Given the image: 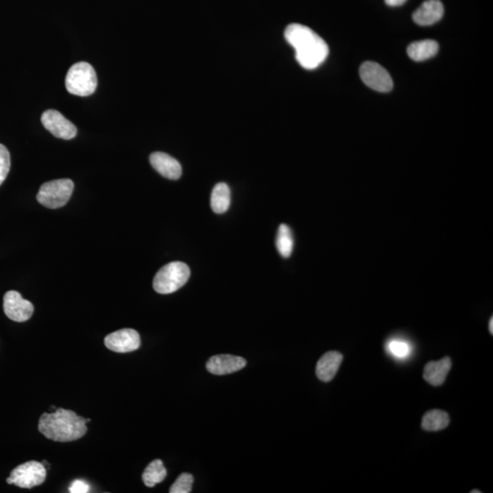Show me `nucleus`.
<instances>
[{
	"label": "nucleus",
	"instance_id": "nucleus-1",
	"mask_svg": "<svg viewBox=\"0 0 493 493\" xmlns=\"http://www.w3.org/2000/svg\"><path fill=\"white\" fill-rule=\"evenodd\" d=\"M287 42L295 49L296 60L302 68L314 70L326 60L328 45L310 28L293 23L286 28L284 33Z\"/></svg>",
	"mask_w": 493,
	"mask_h": 493
},
{
	"label": "nucleus",
	"instance_id": "nucleus-2",
	"mask_svg": "<svg viewBox=\"0 0 493 493\" xmlns=\"http://www.w3.org/2000/svg\"><path fill=\"white\" fill-rule=\"evenodd\" d=\"M90 421V419H83L74 411L58 408L53 413H43L40 416L39 430L51 441H74L85 435L86 424Z\"/></svg>",
	"mask_w": 493,
	"mask_h": 493
},
{
	"label": "nucleus",
	"instance_id": "nucleus-3",
	"mask_svg": "<svg viewBox=\"0 0 493 493\" xmlns=\"http://www.w3.org/2000/svg\"><path fill=\"white\" fill-rule=\"evenodd\" d=\"M190 277V269L181 261L170 262L159 270L155 276V291L160 295H170L182 288Z\"/></svg>",
	"mask_w": 493,
	"mask_h": 493
},
{
	"label": "nucleus",
	"instance_id": "nucleus-4",
	"mask_svg": "<svg viewBox=\"0 0 493 493\" xmlns=\"http://www.w3.org/2000/svg\"><path fill=\"white\" fill-rule=\"evenodd\" d=\"M97 75L88 62H78L69 70L65 84L68 92L78 96H89L97 88Z\"/></svg>",
	"mask_w": 493,
	"mask_h": 493
},
{
	"label": "nucleus",
	"instance_id": "nucleus-5",
	"mask_svg": "<svg viewBox=\"0 0 493 493\" xmlns=\"http://www.w3.org/2000/svg\"><path fill=\"white\" fill-rule=\"evenodd\" d=\"M74 184L71 179H57L43 184L37 195V201L52 210L67 204L73 195Z\"/></svg>",
	"mask_w": 493,
	"mask_h": 493
},
{
	"label": "nucleus",
	"instance_id": "nucleus-6",
	"mask_svg": "<svg viewBox=\"0 0 493 493\" xmlns=\"http://www.w3.org/2000/svg\"><path fill=\"white\" fill-rule=\"evenodd\" d=\"M47 476L46 467L39 461H31L16 467L7 479L8 485L23 489H31L42 485Z\"/></svg>",
	"mask_w": 493,
	"mask_h": 493
},
{
	"label": "nucleus",
	"instance_id": "nucleus-7",
	"mask_svg": "<svg viewBox=\"0 0 493 493\" xmlns=\"http://www.w3.org/2000/svg\"><path fill=\"white\" fill-rule=\"evenodd\" d=\"M359 73L362 81L371 89L380 93H388L393 89V81L388 71L376 62H364Z\"/></svg>",
	"mask_w": 493,
	"mask_h": 493
},
{
	"label": "nucleus",
	"instance_id": "nucleus-8",
	"mask_svg": "<svg viewBox=\"0 0 493 493\" xmlns=\"http://www.w3.org/2000/svg\"><path fill=\"white\" fill-rule=\"evenodd\" d=\"M3 309L9 319L23 323L30 319L34 311L33 304L23 298L20 292L9 291L3 299Z\"/></svg>",
	"mask_w": 493,
	"mask_h": 493
},
{
	"label": "nucleus",
	"instance_id": "nucleus-9",
	"mask_svg": "<svg viewBox=\"0 0 493 493\" xmlns=\"http://www.w3.org/2000/svg\"><path fill=\"white\" fill-rule=\"evenodd\" d=\"M42 123L49 132L58 138L70 140L77 135L76 126L60 112L48 110L43 112Z\"/></svg>",
	"mask_w": 493,
	"mask_h": 493
},
{
	"label": "nucleus",
	"instance_id": "nucleus-10",
	"mask_svg": "<svg viewBox=\"0 0 493 493\" xmlns=\"http://www.w3.org/2000/svg\"><path fill=\"white\" fill-rule=\"evenodd\" d=\"M105 345L115 352H129L137 350L141 345L139 333L133 329H121L105 337Z\"/></svg>",
	"mask_w": 493,
	"mask_h": 493
},
{
	"label": "nucleus",
	"instance_id": "nucleus-11",
	"mask_svg": "<svg viewBox=\"0 0 493 493\" xmlns=\"http://www.w3.org/2000/svg\"><path fill=\"white\" fill-rule=\"evenodd\" d=\"M244 358L232 355H220L212 357L207 363L208 372L224 376V374L235 373L246 367Z\"/></svg>",
	"mask_w": 493,
	"mask_h": 493
},
{
	"label": "nucleus",
	"instance_id": "nucleus-12",
	"mask_svg": "<svg viewBox=\"0 0 493 493\" xmlns=\"http://www.w3.org/2000/svg\"><path fill=\"white\" fill-rule=\"evenodd\" d=\"M150 163L165 179L177 180L182 176V167L179 162L165 153H153L150 155Z\"/></svg>",
	"mask_w": 493,
	"mask_h": 493
},
{
	"label": "nucleus",
	"instance_id": "nucleus-13",
	"mask_svg": "<svg viewBox=\"0 0 493 493\" xmlns=\"http://www.w3.org/2000/svg\"><path fill=\"white\" fill-rule=\"evenodd\" d=\"M444 7L439 0H427L413 14V20L420 26H430L441 20Z\"/></svg>",
	"mask_w": 493,
	"mask_h": 493
},
{
	"label": "nucleus",
	"instance_id": "nucleus-14",
	"mask_svg": "<svg viewBox=\"0 0 493 493\" xmlns=\"http://www.w3.org/2000/svg\"><path fill=\"white\" fill-rule=\"evenodd\" d=\"M343 355L339 352H326L318 361L316 376L323 382H330L335 376L343 362Z\"/></svg>",
	"mask_w": 493,
	"mask_h": 493
},
{
	"label": "nucleus",
	"instance_id": "nucleus-15",
	"mask_svg": "<svg viewBox=\"0 0 493 493\" xmlns=\"http://www.w3.org/2000/svg\"><path fill=\"white\" fill-rule=\"evenodd\" d=\"M452 366L451 358L446 357L441 360L429 362L424 368V379L434 386H441L447 379L448 374Z\"/></svg>",
	"mask_w": 493,
	"mask_h": 493
},
{
	"label": "nucleus",
	"instance_id": "nucleus-16",
	"mask_svg": "<svg viewBox=\"0 0 493 493\" xmlns=\"http://www.w3.org/2000/svg\"><path fill=\"white\" fill-rule=\"evenodd\" d=\"M439 52L438 42L433 40H420L411 43L408 48V54L411 60L423 61L434 57Z\"/></svg>",
	"mask_w": 493,
	"mask_h": 493
},
{
	"label": "nucleus",
	"instance_id": "nucleus-17",
	"mask_svg": "<svg viewBox=\"0 0 493 493\" xmlns=\"http://www.w3.org/2000/svg\"><path fill=\"white\" fill-rule=\"evenodd\" d=\"M210 205L212 210L217 214L225 213L230 206V189L225 183H218L212 191Z\"/></svg>",
	"mask_w": 493,
	"mask_h": 493
},
{
	"label": "nucleus",
	"instance_id": "nucleus-18",
	"mask_svg": "<svg viewBox=\"0 0 493 493\" xmlns=\"http://www.w3.org/2000/svg\"><path fill=\"white\" fill-rule=\"evenodd\" d=\"M449 421L447 412L433 410L424 415L421 427L426 432H439L449 426Z\"/></svg>",
	"mask_w": 493,
	"mask_h": 493
},
{
	"label": "nucleus",
	"instance_id": "nucleus-19",
	"mask_svg": "<svg viewBox=\"0 0 493 493\" xmlns=\"http://www.w3.org/2000/svg\"><path fill=\"white\" fill-rule=\"evenodd\" d=\"M167 477V470L161 460H155L146 467L143 473V482L145 486L153 488L163 482Z\"/></svg>",
	"mask_w": 493,
	"mask_h": 493
},
{
	"label": "nucleus",
	"instance_id": "nucleus-20",
	"mask_svg": "<svg viewBox=\"0 0 493 493\" xmlns=\"http://www.w3.org/2000/svg\"><path fill=\"white\" fill-rule=\"evenodd\" d=\"M293 236L291 229L286 224H282L278 230L276 246L283 258H289L292 254Z\"/></svg>",
	"mask_w": 493,
	"mask_h": 493
},
{
	"label": "nucleus",
	"instance_id": "nucleus-21",
	"mask_svg": "<svg viewBox=\"0 0 493 493\" xmlns=\"http://www.w3.org/2000/svg\"><path fill=\"white\" fill-rule=\"evenodd\" d=\"M194 478L191 474L182 473L177 479L174 485L171 486L170 493H189L191 492Z\"/></svg>",
	"mask_w": 493,
	"mask_h": 493
},
{
	"label": "nucleus",
	"instance_id": "nucleus-22",
	"mask_svg": "<svg viewBox=\"0 0 493 493\" xmlns=\"http://www.w3.org/2000/svg\"><path fill=\"white\" fill-rule=\"evenodd\" d=\"M388 349L394 357L398 358H405L410 354V345L403 340H391L388 344Z\"/></svg>",
	"mask_w": 493,
	"mask_h": 493
},
{
	"label": "nucleus",
	"instance_id": "nucleus-23",
	"mask_svg": "<svg viewBox=\"0 0 493 493\" xmlns=\"http://www.w3.org/2000/svg\"><path fill=\"white\" fill-rule=\"evenodd\" d=\"M11 170V155L5 145L0 143V186L7 179Z\"/></svg>",
	"mask_w": 493,
	"mask_h": 493
},
{
	"label": "nucleus",
	"instance_id": "nucleus-24",
	"mask_svg": "<svg viewBox=\"0 0 493 493\" xmlns=\"http://www.w3.org/2000/svg\"><path fill=\"white\" fill-rule=\"evenodd\" d=\"M90 489L88 483L81 480H75L69 488V491L71 493H86L89 492Z\"/></svg>",
	"mask_w": 493,
	"mask_h": 493
},
{
	"label": "nucleus",
	"instance_id": "nucleus-25",
	"mask_svg": "<svg viewBox=\"0 0 493 493\" xmlns=\"http://www.w3.org/2000/svg\"><path fill=\"white\" fill-rule=\"evenodd\" d=\"M386 5L390 6V7H398V6L403 5L407 0H385Z\"/></svg>",
	"mask_w": 493,
	"mask_h": 493
},
{
	"label": "nucleus",
	"instance_id": "nucleus-26",
	"mask_svg": "<svg viewBox=\"0 0 493 493\" xmlns=\"http://www.w3.org/2000/svg\"><path fill=\"white\" fill-rule=\"evenodd\" d=\"M489 333H493V318H491V320H489Z\"/></svg>",
	"mask_w": 493,
	"mask_h": 493
},
{
	"label": "nucleus",
	"instance_id": "nucleus-27",
	"mask_svg": "<svg viewBox=\"0 0 493 493\" xmlns=\"http://www.w3.org/2000/svg\"><path fill=\"white\" fill-rule=\"evenodd\" d=\"M475 492L482 493V492H480V491H476V489H474V491H471V492H470V493H475Z\"/></svg>",
	"mask_w": 493,
	"mask_h": 493
}]
</instances>
